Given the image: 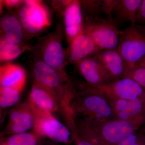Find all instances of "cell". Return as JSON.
<instances>
[{"mask_svg":"<svg viewBox=\"0 0 145 145\" xmlns=\"http://www.w3.org/2000/svg\"><path fill=\"white\" fill-rule=\"evenodd\" d=\"M73 88L70 107L74 116L93 122L114 119L108 100L96 87L87 84L82 85L79 90Z\"/></svg>","mask_w":145,"mask_h":145,"instance_id":"6da1fadb","label":"cell"},{"mask_svg":"<svg viewBox=\"0 0 145 145\" xmlns=\"http://www.w3.org/2000/svg\"><path fill=\"white\" fill-rule=\"evenodd\" d=\"M32 72L34 83L54 94L64 113L70 112L73 88L70 83L66 85L63 84L67 80L66 75L60 73L41 60H36L34 63Z\"/></svg>","mask_w":145,"mask_h":145,"instance_id":"7a4b0ae2","label":"cell"},{"mask_svg":"<svg viewBox=\"0 0 145 145\" xmlns=\"http://www.w3.org/2000/svg\"><path fill=\"white\" fill-rule=\"evenodd\" d=\"M117 49L127 64L128 70L132 68L145 55V27L131 24L122 30Z\"/></svg>","mask_w":145,"mask_h":145,"instance_id":"3957f363","label":"cell"},{"mask_svg":"<svg viewBox=\"0 0 145 145\" xmlns=\"http://www.w3.org/2000/svg\"><path fill=\"white\" fill-rule=\"evenodd\" d=\"M84 32L102 50L117 49L121 31L113 18L96 17L85 19Z\"/></svg>","mask_w":145,"mask_h":145,"instance_id":"277c9868","label":"cell"},{"mask_svg":"<svg viewBox=\"0 0 145 145\" xmlns=\"http://www.w3.org/2000/svg\"><path fill=\"white\" fill-rule=\"evenodd\" d=\"M88 121L102 145H114L126 136L137 132L143 125L139 121L117 119L101 122Z\"/></svg>","mask_w":145,"mask_h":145,"instance_id":"5b68a950","label":"cell"},{"mask_svg":"<svg viewBox=\"0 0 145 145\" xmlns=\"http://www.w3.org/2000/svg\"><path fill=\"white\" fill-rule=\"evenodd\" d=\"M19 19L25 32L33 36L51 24L49 12L40 1H24L19 10Z\"/></svg>","mask_w":145,"mask_h":145,"instance_id":"8992f818","label":"cell"},{"mask_svg":"<svg viewBox=\"0 0 145 145\" xmlns=\"http://www.w3.org/2000/svg\"><path fill=\"white\" fill-rule=\"evenodd\" d=\"M35 115L34 130L36 134L46 136L54 142L68 144L73 140L72 131L54 118L51 113L32 107Z\"/></svg>","mask_w":145,"mask_h":145,"instance_id":"52a82bcc","label":"cell"},{"mask_svg":"<svg viewBox=\"0 0 145 145\" xmlns=\"http://www.w3.org/2000/svg\"><path fill=\"white\" fill-rule=\"evenodd\" d=\"M61 34V32H56L45 37L39 44V49L41 60L60 73L66 75L64 67L67 63V54L63 48Z\"/></svg>","mask_w":145,"mask_h":145,"instance_id":"ba28073f","label":"cell"},{"mask_svg":"<svg viewBox=\"0 0 145 145\" xmlns=\"http://www.w3.org/2000/svg\"><path fill=\"white\" fill-rule=\"evenodd\" d=\"M94 87L97 88L107 99L131 100L145 98L144 89L129 78H122L106 84Z\"/></svg>","mask_w":145,"mask_h":145,"instance_id":"9c48e42d","label":"cell"},{"mask_svg":"<svg viewBox=\"0 0 145 145\" xmlns=\"http://www.w3.org/2000/svg\"><path fill=\"white\" fill-rule=\"evenodd\" d=\"M76 64L79 72L89 85L98 86L112 82L103 66L93 56L87 57Z\"/></svg>","mask_w":145,"mask_h":145,"instance_id":"30bf717a","label":"cell"},{"mask_svg":"<svg viewBox=\"0 0 145 145\" xmlns=\"http://www.w3.org/2000/svg\"><path fill=\"white\" fill-rule=\"evenodd\" d=\"M91 56L103 66L112 82L123 78L128 69L126 62L117 49L102 50Z\"/></svg>","mask_w":145,"mask_h":145,"instance_id":"8fae6325","label":"cell"},{"mask_svg":"<svg viewBox=\"0 0 145 145\" xmlns=\"http://www.w3.org/2000/svg\"><path fill=\"white\" fill-rule=\"evenodd\" d=\"M65 32L69 44L84 32V22L80 1H71L64 12Z\"/></svg>","mask_w":145,"mask_h":145,"instance_id":"7c38bea8","label":"cell"},{"mask_svg":"<svg viewBox=\"0 0 145 145\" xmlns=\"http://www.w3.org/2000/svg\"><path fill=\"white\" fill-rule=\"evenodd\" d=\"M101 50L90 36L84 32L76 37L69 45L67 63L76 64Z\"/></svg>","mask_w":145,"mask_h":145,"instance_id":"4fadbf2b","label":"cell"},{"mask_svg":"<svg viewBox=\"0 0 145 145\" xmlns=\"http://www.w3.org/2000/svg\"><path fill=\"white\" fill-rule=\"evenodd\" d=\"M35 115L30 104L21 105L10 113L7 132L13 134L25 133L34 126Z\"/></svg>","mask_w":145,"mask_h":145,"instance_id":"5bb4252c","label":"cell"},{"mask_svg":"<svg viewBox=\"0 0 145 145\" xmlns=\"http://www.w3.org/2000/svg\"><path fill=\"white\" fill-rule=\"evenodd\" d=\"M29 104L41 111L52 113L60 108L59 101L52 92L34 83L29 94Z\"/></svg>","mask_w":145,"mask_h":145,"instance_id":"9a60e30c","label":"cell"},{"mask_svg":"<svg viewBox=\"0 0 145 145\" xmlns=\"http://www.w3.org/2000/svg\"><path fill=\"white\" fill-rule=\"evenodd\" d=\"M25 71L18 65L7 63L0 68L1 86L10 88L22 91L26 82Z\"/></svg>","mask_w":145,"mask_h":145,"instance_id":"2e32d148","label":"cell"},{"mask_svg":"<svg viewBox=\"0 0 145 145\" xmlns=\"http://www.w3.org/2000/svg\"><path fill=\"white\" fill-rule=\"evenodd\" d=\"M142 2V0H119L112 14L117 24L127 22L136 24V16Z\"/></svg>","mask_w":145,"mask_h":145,"instance_id":"e0dca14e","label":"cell"},{"mask_svg":"<svg viewBox=\"0 0 145 145\" xmlns=\"http://www.w3.org/2000/svg\"><path fill=\"white\" fill-rule=\"evenodd\" d=\"M4 39L11 43L21 44L25 39L24 30L20 20L13 15H7L1 22Z\"/></svg>","mask_w":145,"mask_h":145,"instance_id":"ac0fdd59","label":"cell"},{"mask_svg":"<svg viewBox=\"0 0 145 145\" xmlns=\"http://www.w3.org/2000/svg\"><path fill=\"white\" fill-rule=\"evenodd\" d=\"M145 98H138L130 100L127 108L123 111L116 114L114 119L139 121L144 125Z\"/></svg>","mask_w":145,"mask_h":145,"instance_id":"d6986e66","label":"cell"},{"mask_svg":"<svg viewBox=\"0 0 145 145\" xmlns=\"http://www.w3.org/2000/svg\"><path fill=\"white\" fill-rule=\"evenodd\" d=\"M25 49L21 44H16L7 41L5 39L0 42V59L1 61H10L16 59Z\"/></svg>","mask_w":145,"mask_h":145,"instance_id":"ffe728a7","label":"cell"},{"mask_svg":"<svg viewBox=\"0 0 145 145\" xmlns=\"http://www.w3.org/2000/svg\"><path fill=\"white\" fill-rule=\"evenodd\" d=\"M20 91L14 89L1 86L0 106L1 108H6L13 106L19 101Z\"/></svg>","mask_w":145,"mask_h":145,"instance_id":"44dd1931","label":"cell"},{"mask_svg":"<svg viewBox=\"0 0 145 145\" xmlns=\"http://www.w3.org/2000/svg\"><path fill=\"white\" fill-rule=\"evenodd\" d=\"M82 10L85 16V19H91L102 16L103 0L80 1Z\"/></svg>","mask_w":145,"mask_h":145,"instance_id":"7402d4cb","label":"cell"},{"mask_svg":"<svg viewBox=\"0 0 145 145\" xmlns=\"http://www.w3.org/2000/svg\"><path fill=\"white\" fill-rule=\"evenodd\" d=\"M7 145H37V137L31 133L14 134L8 139Z\"/></svg>","mask_w":145,"mask_h":145,"instance_id":"603a6c76","label":"cell"},{"mask_svg":"<svg viewBox=\"0 0 145 145\" xmlns=\"http://www.w3.org/2000/svg\"><path fill=\"white\" fill-rule=\"evenodd\" d=\"M124 78L133 79L145 89V68H133L129 69Z\"/></svg>","mask_w":145,"mask_h":145,"instance_id":"cb8c5ba5","label":"cell"},{"mask_svg":"<svg viewBox=\"0 0 145 145\" xmlns=\"http://www.w3.org/2000/svg\"><path fill=\"white\" fill-rule=\"evenodd\" d=\"M108 100L113 110L114 117L117 113L125 110L128 106L130 102V100L124 99H110Z\"/></svg>","mask_w":145,"mask_h":145,"instance_id":"d4e9b609","label":"cell"},{"mask_svg":"<svg viewBox=\"0 0 145 145\" xmlns=\"http://www.w3.org/2000/svg\"><path fill=\"white\" fill-rule=\"evenodd\" d=\"M145 142V138L138 131L130 134L114 145H131Z\"/></svg>","mask_w":145,"mask_h":145,"instance_id":"484cf974","label":"cell"},{"mask_svg":"<svg viewBox=\"0 0 145 145\" xmlns=\"http://www.w3.org/2000/svg\"><path fill=\"white\" fill-rule=\"evenodd\" d=\"M119 1V0H103L101 7L102 13L106 15L108 18H113L112 12Z\"/></svg>","mask_w":145,"mask_h":145,"instance_id":"4316f807","label":"cell"},{"mask_svg":"<svg viewBox=\"0 0 145 145\" xmlns=\"http://www.w3.org/2000/svg\"><path fill=\"white\" fill-rule=\"evenodd\" d=\"M136 24L145 27V0H142L136 16Z\"/></svg>","mask_w":145,"mask_h":145,"instance_id":"83f0119b","label":"cell"},{"mask_svg":"<svg viewBox=\"0 0 145 145\" xmlns=\"http://www.w3.org/2000/svg\"><path fill=\"white\" fill-rule=\"evenodd\" d=\"M24 1H5V5L8 8H12L19 5L22 4Z\"/></svg>","mask_w":145,"mask_h":145,"instance_id":"f1b7e54d","label":"cell"},{"mask_svg":"<svg viewBox=\"0 0 145 145\" xmlns=\"http://www.w3.org/2000/svg\"><path fill=\"white\" fill-rule=\"evenodd\" d=\"M76 145H95L86 140L80 139L76 137H73Z\"/></svg>","mask_w":145,"mask_h":145,"instance_id":"f546056e","label":"cell"},{"mask_svg":"<svg viewBox=\"0 0 145 145\" xmlns=\"http://www.w3.org/2000/svg\"><path fill=\"white\" fill-rule=\"evenodd\" d=\"M145 68V55L134 65L132 68Z\"/></svg>","mask_w":145,"mask_h":145,"instance_id":"4dcf8cb0","label":"cell"},{"mask_svg":"<svg viewBox=\"0 0 145 145\" xmlns=\"http://www.w3.org/2000/svg\"><path fill=\"white\" fill-rule=\"evenodd\" d=\"M137 131L145 138V124L142 125Z\"/></svg>","mask_w":145,"mask_h":145,"instance_id":"1f68e13d","label":"cell"},{"mask_svg":"<svg viewBox=\"0 0 145 145\" xmlns=\"http://www.w3.org/2000/svg\"><path fill=\"white\" fill-rule=\"evenodd\" d=\"M131 145H145V142H143L137 143V144H134Z\"/></svg>","mask_w":145,"mask_h":145,"instance_id":"d6a6232c","label":"cell"},{"mask_svg":"<svg viewBox=\"0 0 145 145\" xmlns=\"http://www.w3.org/2000/svg\"><path fill=\"white\" fill-rule=\"evenodd\" d=\"M144 124H145V98L144 100Z\"/></svg>","mask_w":145,"mask_h":145,"instance_id":"836d02e7","label":"cell"}]
</instances>
